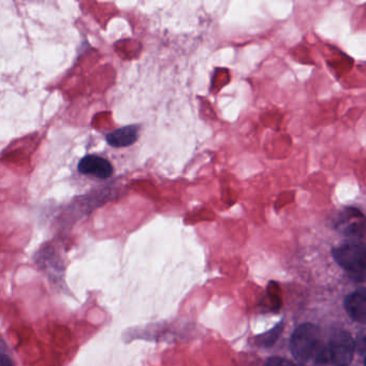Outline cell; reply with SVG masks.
<instances>
[{
	"mask_svg": "<svg viewBox=\"0 0 366 366\" xmlns=\"http://www.w3.org/2000/svg\"><path fill=\"white\" fill-rule=\"evenodd\" d=\"M333 257L342 269L354 279L364 281L366 270V248L363 242L350 241L332 250Z\"/></svg>",
	"mask_w": 366,
	"mask_h": 366,
	"instance_id": "obj_1",
	"label": "cell"
},
{
	"mask_svg": "<svg viewBox=\"0 0 366 366\" xmlns=\"http://www.w3.org/2000/svg\"><path fill=\"white\" fill-rule=\"evenodd\" d=\"M320 332L312 324H303L297 326L290 340V351L295 360L305 363L314 357L319 342Z\"/></svg>",
	"mask_w": 366,
	"mask_h": 366,
	"instance_id": "obj_2",
	"label": "cell"
},
{
	"mask_svg": "<svg viewBox=\"0 0 366 366\" xmlns=\"http://www.w3.org/2000/svg\"><path fill=\"white\" fill-rule=\"evenodd\" d=\"M326 348L333 366H349L352 363L356 351V342L350 333L346 331L334 333Z\"/></svg>",
	"mask_w": 366,
	"mask_h": 366,
	"instance_id": "obj_3",
	"label": "cell"
},
{
	"mask_svg": "<svg viewBox=\"0 0 366 366\" xmlns=\"http://www.w3.org/2000/svg\"><path fill=\"white\" fill-rule=\"evenodd\" d=\"M78 169L82 174H89L103 180L107 179L113 174V166L109 160L95 155H88L84 157L80 162Z\"/></svg>",
	"mask_w": 366,
	"mask_h": 366,
	"instance_id": "obj_4",
	"label": "cell"
},
{
	"mask_svg": "<svg viewBox=\"0 0 366 366\" xmlns=\"http://www.w3.org/2000/svg\"><path fill=\"white\" fill-rule=\"evenodd\" d=\"M348 316L359 324H366V291L365 289L354 291L347 295L344 302Z\"/></svg>",
	"mask_w": 366,
	"mask_h": 366,
	"instance_id": "obj_5",
	"label": "cell"
},
{
	"mask_svg": "<svg viewBox=\"0 0 366 366\" xmlns=\"http://www.w3.org/2000/svg\"><path fill=\"white\" fill-rule=\"evenodd\" d=\"M138 138V127L126 126L109 133L107 136V142L113 148H127L136 143Z\"/></svg>",
	"mask_w": 366,
	"mask_h": 366,
	"instance_id": "obj_6",
	"label": "cell"
},
{
	"mask_svg": "<svg viewBox=\"0 0 366 366\" xmlns=\"http://www.w3.org/2000/svg\"><path fill=\"white\" fill-rule=\"evenodd\" d=\"M281 330H283V324H279L275 326L273 330L270 332L265 333L260 338V344L263 346H271L273 345L274 342L277 340L279 336H281Z\"/></svg>",
	"mask_w": 366,
	"mask_h": 366,
	"instance_id": "obj_7",
	"label": "cell"
},
{
	"mask_svg": "<svg viewBox=\"0 0 366 366\" xmlns=\"http://www.w3.org/2000/svg\"><path fill=\"white\" fill-rule=\"evenodd\" d=\"M264 366H297L289 361V360L284 359V358L273 357L266 361Z\"/></svg>",
	"mask_w": 366,
	"mask_h": 366,
	"instance_id": "obj_8",
	"label": "cell"
},
{
	"mask_svg": "<svg viewBox=\"0 0 366 366\" xmlns=\"http://www.w3.org/2000/svg\"><path fill=\"white\" fill-rule=\"evenodd\" d=\"M0 366H11V362L3 354H0Z\"/></svg>",
	"mask_w": 366,
	"mask_h": 366,
	"instance_id": "obj_9",
	"label": "cell"
},
{
	"mask_svg": "<svg viewBox=\"0 0 366 366\" xmlns=\"http://www.w3.org/2000/svg\"><path fill=\"white\" fill-rule=\"evenodd\" d=\"M301 366H303V365H301Z\"/></svg>",
	"mask_w": 366,
	"mask_h": 366,
	"instance_id": "obj_10",
	"label": "cell"
}]
</instances>
